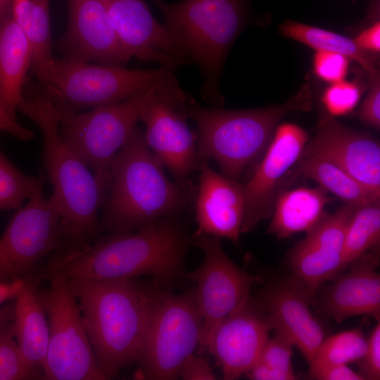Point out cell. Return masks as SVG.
Here are the masks:
<instances>
[{"label": "cell", "instance_id": "1", "mask_svg": "<svg viewBox=\"0 0 380 380\" xmlns=\"http://www.w3.org/2000/svg\"><path fill=\"white\" fill-rule=\"evenodd\" d=\"M176 218L130 233L99 236L81 251L49 259L43 277L108 281L151 276L162 283L173 281L182 274L189 244L186 230Z\"/></svg>", "mask_w": 380, "mask_h": 380}, {"label": "cell", "instance_id": "2", "mask_svg": "<svg viewBox=\"0 0 380 380\" xmlns=\"http://www.w3.org/2000/svg\"><path fill=\"white\" fill-rule=\"evenodd\" d=\"M196 191L192 185L182 186L167 177L137 125L112 163L100 231L130 233L177 217L194 201Z\"/></svg>", "mask_w": 380, "mask_h": 380}, {"label": "cell", "instance_id": "3", "mask_svg": "<svg viewBox=\"0 0 380 380\" xmlns=\"http://www.w3.org/2000/svg\"><path fill=\"white\" fill-rule=\"evenodd\" d=\"M18 110L37 125L43 137V164L63 237L62 246L53 257L81 251L99 237V212L108 189L63 141L53 105L46 96L42 92L24 96Z\"/></svg>", "mask_w": 380, "mask_h": 380}, {"label": "cell", "instance_id": "4", "mask_svg": "<svg viewBox=\"0 0 380 380\" xmlns=\"http://www.w3.org/2000/svg\"><path fill=\"white\" fill-rule=\"evenodd\" d=\"M67 279L99 367L105 379H112L137 362L158 290L136 279Z\"/></svg>", "mask_w": 380, "mask_h": 380}, {"label": "cell", "instance_id": "5", "mask_svg": "<svg viewBox=\"0 0 380 380\" xmlns=\"http://www.w3.org/2000/svg\"><path fill=\"white\" fill-rule=\"evenodd\" d=\"M313 99L308 83L284 103L260 108L204 107L191 97L186 113L196 127L199 160H213L222 175L239 181L246 171L253 172L284 116L310 111Z\"/></svg>", "mask_w": 380, "mask_h": 380}, {"label": "cell", "instance_id": "6", "mask_svg": "<svg viewBox=\"0 0 380 380\" xmlns=\"http://www.w3.org/2000/svg\"><path fill=\"white\" fill-rule=\"evenodd\" d=\"M164 25L198 67L201 96L212 106L222 107L219 81L233 43L245 25L241 0H152Z\"/></svg>", "mask_w": 380, "mask_h": 380}, {"label": "cell", "instance_id": "7", "mask_svg": "<svg viewBox=\"0 0 380 380\" xmlns=\"http://www.w3.org/2000/svg\"><path fill=\"white\" fill-rule=\"evenodd\" d=\"M42 84L54 105L73 111L120 103L154 89H182L170 68L129 69L63 57L54 58Z\"/></svg>", "mask_w": 380, "mask_h": 380}, {"label": "cell", "instance_id": "8", "mask_svg": "<svg viewBox=\"0 0 380 380\" xmlns=\"http://www.w3.org/2000/svg\"><path fill=\"white\" fill-rule=\"evenodd\" d=\"M182 92L154 89L125 101L87 112L73 111L52 103L63 141L108 189L112 163L140 121L148 103L159 94Z\"/></svg>", "mask_w": 380, "mask_h": 380}, {"label": "cell", "instance_id": "9", "mask_svg": "<svg viewBox=\"0 0 380 380\" xmlns=\"http://www.w3.org/2000/svg\"><path fill=\"white\" fill-rule=\"evenodd\" d=\"M201 317L194 291H158L137 362V376L170 380L180 376L186 358L199 345Z\"/></svg>", "mask_w": 380, "mask_h": 380}, {"label": "cell", "instance_id": "10", "mask_svg": "<svg viewBox=\"0 0 380 380\" xmlns=\"http://www.w3.org/2000/svg\"><path fill=\"white\" fill-rule=\"evenodd\" d=\"M41 184L17 209L0 236V282H39L48 260L61 248L60 215Z\"/></svg>", "mask_w": 380, "mask_h": 380}, {"label": "cell", "instance_id": "11", "mask_svg": "<svg viewBox=\"0 0 380 380\" xmlns=\"http://www.w3.org/2000/svg\"><path fill=\"white\" fill-rule=\"evenodd\" d=\"M40 290L49 326L42 367L46 380H103L84 326L77 298L66 278L47 277Z\"/></svg>", "mask_w": 380, "mask_h": 380}, {"label": "cell", "instance_id": "12", "mask_svg": "<svg viewBox=\"0 0 380 380\" xmlns=\"http://www.w3.org/2000/svg\"><path fill=\"white\" fill-rule=\"evenodd\" d=\"M191 241L204 253L201 265L188 274L196 285L194 291L201 317V352L215 325L236 309L263 278L238 267L224 253L219 238L194 234Z\"/></svg>", "mask_w": 380, "mask_h": 380}, {"label": "cell", "instance_id": "13", "mask_svg": "<svg viewBox=\"0 0 380 380\" xmlns=\"http://www.w3.org/2000/svg\"><path fill=\"white\" fill-rule=\"evenodd\" d=\"M191 96L163 94L156 96L141 116L145 141L155 156L182 186L192 185L190 175L198 170L197 137L188 125L186 108Z\"/></svg>", "mask_w": 380, "mask_h": 380}, {"label": "cell", "instance_id": "14", "mask_svg": "<svg viewBox=\"0 0 380 380\" xmlns=\"http://www.w3.org/2000/svg\"><path fill=\"white\" fill-rule=\"evenodd\" d=\"M309 140L308 132L291 122L279 124L251 177L245 183L241 233L254 229L272 216L287 175L300 160Z\"/></svg>", "mask_w": 380, "mask_h": 380}, {"label": "cell", "instance_id": "15", "mask_svg": "<svg viewBox=\"0 0 380 380\" xmlns=\"http://www.w3.org/2000/svg\"><path fill=\"white\" fill-rule=\"evenodd\" d=\"M355 208L344 204L331 215L325 214L289 253L288 279L310 302L324 282L334 280L344 270L345 234Z\"/></svg>", "mask_w": 380, "mask_h": 380}, {"label": "cell", "instance_id": "16", "mask_svg": "<svg viewBox=\"0 0 380 380\" xmlns=\"http://www.w3.org/2000/svg\"><path fill=\"white\" fill-rule=\"evenodd\" d=\"M273 326L251 293L217 323L203 351L214 357L226 380L239 379L258 361Z\"/></svg>", "mask_w": 380, "mask_h": 380}, {"label": "cell", "instance_id": "17", "mask_svg": "<svg viewBox=\"0 0 380 380\" xmlns=\"http://www.w3.org/2000/svg\"><path fill=\"white\" fill-rule=\"evenodd\" d=\"M109 22L130 58L175 69L191 63L187 53L143 0H102Z\"/></svg>", "mask_w": 380, "mask_h": 380}, {"label": "cell", "instance_id": "18", "mask_svg": "<svg viewBox=\"0 0 380 380\" xmlns=\"http://www.w3.org/2000/svg\"><path fill=\"white\" fill-rule=\"evenodd\" d=\"M68 23L57 42L63 58L122 65L127 56L109 22L102 0H68Z\"/></svg>", "mask_w": 380, "mask_h": 380}, {"label": "cell", "instance_id": "19", "mask_svg": "<svg viewBox=\"0 0 380 380\" xmlns=\"http://www.w3.org/2000/svg\"><path fill=\"white\" fill-rule=\"evenodd\" d=\"M303 155L328 159L380 194V145L371 134L351 129L336 118L322 119Z\"/></svg>", "mask_w": 380, "mask_h": 380}, {"label": "cell", "instance_id": "20", "mask_svg": "<svg viewBox=\"0 0 380 380\" xmlns=\"http://www.w3.org/2000/svg\"><path fill=\"white\" fill-rule=\"evenodd\" d=\"M199 183L195 196L197 230L204 234L238 243L245 207V184L213 170L209 160H200Z\"/></svg>", "mask_w": 380, "mask_h": 380}, {"label": "cell", "instance_id": "21", "mask_svg": "<svg viewBox=\"0 0 380 380\" xmlns=\"http://www.w3.org/2000/svg\"><path fill=\"white\" fill-rule=\"evenodd\" d=\"M379 248L372 249L350 263L320 296L323 313L338 323L357 316L380 319Z\"/></svg>", "mask_w": 380, "mask_h": 380}, {"label": "cell", "instance_id": "22", "mask_svg": "<svg viewBox=\"0 0 380 380\" xmlns=\"http://www.w3.org/2000/svg\"><path fill=\"white\" fill-rule=\"evenodd\" d=\"M273 326L285 334L310 364L325 338L322 323L312 313L310 301L288 278L266 287L255 298Z\"/></svg>", "mask_w": 380, "mask_h": 380}, {"label": "cell", "instance_id": "23", "mask_svg": "<svg viewBox=\"0 0 380 380\" xmlns=\"http://www.w3.org/2000/svg\"><path fill=\"white\" fill-rule=\"evenodd\" d=\"M37 282L25 281L15 298L11 327L27 366L42 376L49 340L46 312Z\"/></svg>", "mask_w": 380, "mask_h": 380}, {"label": "cell", "instance_id": "24", "mask_svg": "<svg viewBox=\"0 0 380 380\" xmlns=\"http://www.w3.org/2000/svg\"><path fill=\"white\" fill-rule=\"evenodd\" d=\"M32 57L30 45L11 15L0 20V106L15 119Z\"/></svg>", "mask_w": 380, "mask_h": 380}, {"label": "cell", "instance_id": "25", "mask_svg": "<svg viewBox=\"0 0 380 380\" xmlns=\"http://www.w3.org/2000/svg\"><path fill=\"white\" fill-rule=\"evenodd\" d=\"M334 201L320 186L284 189L278 195L267 233L277 239L308 232L325 215L324 208Z\"/></svg>", "mask_w": 380, "mask_h": 380}, {"label": "cell", "instance_id": "26", "mask_svg": "<svg viewBox=\"0 0 380 380\" xmlns=\"http://www.w3.org/2000/svg\"><path fill=\"white\" fill-rule=\"evenodd\" d=\"M11 16L30 45V70L42 84L55 58L51 51L49 0H13Z\"/></svg>", "mask_w": 380, "mask_h": 380}, {"label": "cell", "instance_id": "27", "mask_svg": "<svg viewBox=\"0 0 380 380\" xmlns=\"http://www.w3.org/2000/svg\"><path fill=\"white\" fill-rule=\"evenodd\" d=\"M293 173L294 179L298 175L310 179L344 204L355 208L380 199V194L369 190L338 165L323 157L302 155Z\"/></svg>", "mask_w": 380, "mask_h": 380}, {"label": "cell", "instance_id": "28", "mask_svg": "<svg viewBox=\"0 0 380 380\" xmlns=\"http://www.w3.org/2000/svg\"><path fill=\"white\" fill-rule=\"evenodd\" d=\"M281 34L317 51L336 52L356 61L368 75L377 71L369 53L362 49L354 39L294 20L284 21L279 27Z\"/></svg>", "mask_w": 380, "mask_h": 380}, {"label": "cell", "instance_id": "29", "mask_svg": "<svg viewBox=\"0 0 380 380\" xmlns=\"http://www.w3.org/2000/svg\"><path fill=\"white\" fill-rule=\"evenodd\" d=\"M379 243L380 199L355 208L345 234L343 270Z\"/></svg>", "mask_w": 380, "mask_h": 380}, {"label": "cell", "instance_id": "30", "mask_svg": "<svg viewBox=\"0 0 380 380\" xmlns=\"http://www.w3.org/2000/svg\"><path fill=\"white\" fill-rule=\"evenodd\" d=\"M367 347V338L360 329L325 337L310 365L309 372L324 367L358 362Z\"/></svg>", "mask_w": 380, "mask_h": 380}, {"label": "cell", "instance_id": "31", "mask_svg": "<svg viewBox=\"0 0 380 380\" xmlns=\"http://www.w3.org/2000/svg\"><path fill=\"white\" fill-rule=\"evenodd\" d=\"M44 183L42 177L19 170L0 150V212L20 208Z\"/></svg>", "mask_w": 380, "mask_h": 380}, {"label": "cell", "instance_id": "32", "mask_svg": "<svg viewBox=\"0 0 380 380\" xmlns=\"http://www.w3.org/2000/svg\"><path fill=\"white\" fill-rule=\"evenodd\" d=\"M42 379L24 360L11 322L0 327V380Z\"/></svg>", "mask_w": 380, "mask_h": 380}, {"label": "cell", "instance_id": "33", "mask_svg": "<svg viewBox=\"0 0 380 380\" xmlns=\"http://www.w3.org/2000/svg\"><path fill=\"white\" fill-rule=\"evenodd\" d=\"M362 95L360 86L355 82L345 80L330 84L324 91L321 101L327 117L323 119L336 118L348 115L358 104Z\"/></svg>", "mask_w": 380, "mask_h": 380}, {"label": "cell", "instance_id": "34", "mask_svg": "<svg viewBox=\"0 0 380 380\" xmlns=\"http://www.w3.org/2000/svg\"><path fill=\"white\" fill-rule=\"evenodd\" d=\"M274 332V336L270 338L264 346L258 361L277 370L296 375L291 362L293 342L285 334Z\"/></svg>", "mask_w": 380, "mask_h": 380}, {"label": "cell", "instance_id": "35", "mask_svg": "<svg viewBox=\"0 0 380 380\" xmlns=\"http://www.w3.org/2000/svg\"><path fill=\"white\" fill-rule=\"evenodd\" d=\"M350 58L341 53L317 51L313 56L315 75L330 84L343 80L348 74Z\"/></svg>", "mask_w": 380, "mask_h": 380}, {"label": "cell", "instance_id": "36", "mask_svg": "<svg viewBox=\"0 0 380 380\" xmlns=\"http://www.w3.org/2000/svg\"><path fill=\"white\" fill-rule=\"evenodd\" d=\"M369 88L368 93L355 117L367 126L374 129L380 128V77L379 71L368 75Z\"/></svg>", "mask_w": 380, "mask_h": 380}, {"label": "cell", "instance_id": "37", "mask_svg": "<svg viewBox=\"0 0 380 380\" xmlns=\"http://www.w3.org/2000/svg\"><path fill=\"white\" fill-rule=\"evenodd\" d=\"M359 373L365 380L380 379V322H377L367 338V347L357 362Z\"/></svg>", "mask_w": 380, "mask_h": 380}, {"label": "cell", "instance_id": "38", "mask_svg": "<svg viewBox=\"0 0 380 380\" xmlns=\"http://www.w3.org/2000/svg\"><path fill=\"white\" fill-rule=\"evenodd\" d=\"M179 376L186 380L217 379L208 361L194 353L190 355L184 362Z\"/></svg>", "mask_w": 380, "mask_h": 380}, {"label": "cell", "instance_id": "39", "mask_svg": "<svg viewBox=\"0 0 380 380\" xmlns=\"http://www.w3.org/2000/svg\"><path fill=\"white\" fill-rule=\"evenodd\" d=\"M309 376L318 380H365V378L347 365L324 367L309 372Z\"/></svg>", "mask_w": 380, "mask_h": 380}, {"label": "cell", "instance_id": "40", "mask_svg": "<svg viewBox=\"0 0 380 380\" xmlns=\"http://www.w3.org/2000/svg\"><path fill=\"white\" fill-rule=\"evenodd\" d=\"M356 44L364 51L371 53L380 51V23L377 21L361 31L355 38Z\"/></svg>", "mask_w": 380, "mask_h": 380}, {"label": "cell", "instance_id": "41", "mask_svg": "<svg viewBox=\"0 0 380 380\" xmlns=\"http://www.w3.org/2000/svg\"><path fill=\"white\" fill-rule=\"evenodd\" d=\"M246 374L253 380H295L298 379L297 375L277 370L260 361H258Z\"/></svg>", "mask_w": 380, "mask_h": 380}, {"label": "cell", "instance_id": "42", "mask_svg": "<svg viewBox=\"0 0 380 380\" xmlns=\"http://www.w3.org/2000/svg\"><path fill=\"white\" fill-rule=\"evenodd\" d=\"M0 132L12 134L23 141L30 140L34 137L32 131L21 125L17 119L11 117L1 106Z\"/></svg>", "mask_w": 380, "mask_h": 380}, {"label": "cell", "instance_id": "43", "mask_svg": "<svg viewBox=\"0 0 380 380\" xmlns=\"http://www.w3.org/2000/svg\"><path fill=\"white\" fill-rule=\"evenodd\" d=\"M25 281L15 279L8 282H0V306L13 300L23 287Z\"/></svg>", "mask_w": 380, "mask_h": 380}, {"label": "cell", "instance_id": "44", "mask_svg": "<svg viewBox=\"0 0 380 380\" xmlns=\"http://www.w3.org/2000/svg\"><path fill=\"white\" fill-rule=\"evenodd\" d=\"M13 300H9L0 308V327L12 322L13 317Z\"/></svg>", "mask_w": 380, "mask_h": 380}, {"label": "cell", "instance_id": "45", "mask_svg": "<svg viewBox=\"0 0 380 380\" xmlns=\"http://www.w3.org/2000/svg\"><path fill=\"white\" fill-rule=\"evenodd\" d=\"M13 0H0V20L11 15Z\"/></svg>", "mask_w": 380, "mask_h": 380}]
</instances>
